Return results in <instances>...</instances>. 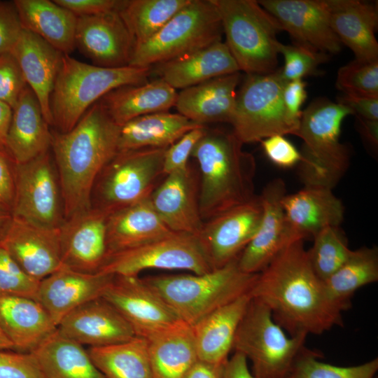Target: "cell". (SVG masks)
Returning <instances> with one entry per match:
<instances>
[{
  "mask_svg": "<svg viewBox=\"0 0 378 378\" xmlns=\"http://www.w3.org/2000/svg\"><path fill=\"white\" fill-rule=\"evenodd\" d=\"M290 336L321 335L342 326V310L328 298L314 272L304 240L284 248L257 275L248 291Z\"/></svg>",
  "mask_w": 378,
  "mask_h": 378,
  "instance_id": "1",
  "label": "cell"
},
{
  "mask_svg": "<svg viewBox=\"0 0 378 378\" xmlns=\"http://www.w3.org/2000/svg\"><path fill=\"white\" fill-rule=\"evenodd\" d=\"M120 126L99 100L69 132L52 131L50 151L59 181L64 219L91 208L95 181L118 153Z\"/></svg>",
  "mask_w": 378,
  "mask_h": 378,
  "instance_id": "2",
  "label": "cell"
},
{
  "mask_svg": "<svg viewBox=\"0 0 378 378\" xmlns=\"http://www.w3.org/2000/svg\"><path fill=\"white\" fill-rule=\"evenodd\" d=\"M232 130L206 128L191 157L199 168V209L204 222L254 195L256 164Z\"/></svg>",
  "mask_w": 378,
  "mask_h": 378,
  "instance_id": "3",
  "label": "cell"
},
{
  "mask_svg": "<svg viewBox=\"0 0 378 378\" xmlns=\"http://www.w3.org/2000/svg\"><path fill=\"white\" fill-rule=\"evenodd\" d=\"M354 113L327 99H317L302 111L295 135L303 141L299 176L304 186L332 189L349 164V151L340 141L344 118Z\"/></svg>",
  "mask_w": 378,
  "mask_h": 378,
  "instance_id": "4",
  "label": "cell"
},
{
  "mask_svg": "<svg viewBox=\"0 0 378 378\" xmlns=\"http://www.w3.org/2000/svg\"><path fill=\"white\" fill-rule=\"evenodd\" d=\"M152 71V67H102L64 54L50 99L52 127L59 132H69L108 92L123 85L144 84Z\"/></svg>",
  "mask_w": 378,
  "mask_h": 378,
  "instance_id": "5",
  "label": "cell"
},
{
  "mask_svg": "<svg viewBox=\"0 0 378 378\" xmlns=\"http://www.w3.org/2000/svg\"><path fill=\"white\" fill-rule=\"evenodd\" d=\"M258 274L242 272L237 258L204 274L158 275L143 279L181 321L192 327L212 312L248 293Z\"/></svg>",
  "mask_w": 378,
  "mask_h": 378,
  "instance_id": "6",
  "label": "cell"
},
{
  "mask_svg": "<svg viewBox=\"0 0 378 378\" xmlns=\"http://www.w3.org/2000/svg\"><path fill=\"white\" fill-rule=\"evenodd\" d=\"M218 11L225 42L239 71L267 74L278 64L279 22L254 0H212Z\"/></svg>",
  "mask_w": 378,
  "mask_h": 378,
  "instance_id": "7",
  "label": "cell"
},
{
  "mask_svg": "<svg viewBox=\"0 0 378 378\" xmlns=\"http://www.w3.org/2000/svg\"><path fill=\"white\" fill-rule=\"evenodd\" d=\"M223 34L212 0H190L149 40L134 46L129 66L152 67L222 41Z\"/></svg>",
  "mask_w": 378,
  "mask_h": 378,
  "instance_id": "8",
  "label": "cell"
},
{
  "mask_svg": "<svg viewBox=\"0 0 378 378\" xmlns=\"http://www.w3.org/2000/svg\"><path fill=\"white\" fill-rule=\"evenodd\" d=\"M307 336L288 337L263 303L251 299L237 330L232 350L252 363L254 378H288Z\"/></svg>",
  "mask_w": 378,
  "mask_h": 378,
  "instance_id": "9",
  "label": "cell"
},
{
  "mask_svg": "<svg viewBox=\"0 0 378 378\" xmlns=\"http://www.w3.org/2000/svg\"><path fill=\"white\" fill-rule=\"evenodd\" d=\"M286 83L279 69L267 74L246 75L237 94L230 124L243 144L276 134H295L300 120L293 118L285 107Z\"/></svg>",
  "mask_w": 378,
  "mask_h": 378,
  "instance_id": "10",
  "label": "cell"
},
{
  "mask_svg": "<svg viewBox=\"0 0 378 378\" xmlns=\"http://www.w3.org/2000/svg\"><path fill=\"white\" fill-rule=\"evenodd\" d=\"M167 148L118 151L95 181L91 207L108 215L150 197L164 177L162 167Z\"/></svg>",
  "mask_w": 378,
  "mask_h": 378,
  "instance_id": "11",
  "label": "cell"
},
{
  "mask_svg": "<svg viewBox=\"0 0 378 378\" xmlns=\"http://www.w3.org/2000/svg\"><path fill=\"white\" fill-rule=\"evenodd\" d=\"M148 269L186 270L196 274L213 270L198 236L172 232L143 245L110 254L99 272L139 276Z\"/></svg>",
  "mask_w": 378,
  "mask_h": 378,
  "instance_id": "12",
  "label": "cell"
},
{
  "mask_svg": "<svg viewBox=\"0 0 378 378\" xmlns=\"http://www.w3.org/2000/svg\"><path fill=\"white\" fill-rule=\"evenodd\" d=\"M13 218L48 229H59L64 220L57 169L50 150L16 164Z\"/></svg>",
  "mask_w": 378,
  "mask_h": 378,
  "instance_id": "13",
  "label": "cell"
},
{
  "mask_svg": "<svg viewBox=\"0 0 378 378\" xmlns=\"http://www.w3.org/2000/svg\"><path fill=\"white\" fill-rule=\"evenodd\" d=\"M135 335L148 339L181 321L164 299L139 276L114 275L102 297Z\"/></svg>",
  "mask_w": 378,
  "mask_h": 378,
  "instance_id": "14",
  "label": "cell"
},
{
  "mask_svg": "<svg viewBox=\"0 0 378 378\" xmlns=\"http://www.w3.org/2000/svg\"><path fill=\"white\" fill-rule=\"evenodd\" d=\"M262 214L260 199L255 195L204 222L197 236L213 270L239 258L255 234Z\"/></svg>",
  "mask_w": 378,
  "mask_h": 378,
  "instance_id": "15",
  "label": "cell"
},
{
  "mask_svg": "<svg viewBox=\"0 0 378 378\" xmlns=\"http://www.w3.org/2000/svg\"><path fill=\"white\" fill-rule=\"evenodd\" d=\"M258 4L289 33L295 43L337 53L342 42L333 31L326 0H260Z\"/></svg>",
  "mask_w": 378,
  "mask_h": 378,
  "instance_id": "16",
  "label": "cell"
},
{
  "mask_svg": "<svg viewBox=\"0 0 378 378\" xmlns=\"http://www.w3.org/2000/svg\"><path fill=\"white\" fill-rule=\"evenodd\" d=\"M107 216L91 207L64 219L59 228L63 265L83 273L100 271L108 255Z\"/></svg>",
  "mask_w": 378,
  "mask_h": 378,
  "instance_id": "17",
  "label": "cell"
},
{
  "mask_svg": "<svg viewBox=\"0 0 378 378\" xmlns=\"http://www.w3.org/2000/svg\"><path fill=\"white\" fill-rule=\"evenodd\" d=\"M75 48L92 64L118 68L129 66L134 41L118 11L77 17Z\"/></svg>",
  "mask_w": 378,
  "mask_h": 378,
  "instance_id": "18",
  "label": "cell"
},
{
  "mask_svg": "<svg viewBox=\"0 0 378 378\" xmlns=\"http://www.w3.org/2000/svg\"><path fill=\"white\" fill-rule=\"evenodd\" d=\"M286 195L280 178L267 183L259 195L262 214L258 230L238 258L239 269L248 274L262 271L286 246L293 242L288 236L282 204Z\"/></svg>",
  "mask_w": 378,
  "mask_h": 378,
  "instance_id": "19",
  "label": "cell"
},
{
  "mask_svg": "<svg viewBox=\"0 0 378 378\" xmlns=\"http://www.w3.org/2000/svg\"><path fill=\"white\" fill-rule=\"evenodd\" d=\"M0 245L29 276L40 281L63 265L59 229L11 218Z\"/></svg>",
  "mask_w": 378,
  "mask_h": 378,
  "instance_id": "20",
  "label": "cell"
},
{
  "mask_svg": "<svg viewBox=\"0 0 378 378\" xmlns=\"http://www.w3.org/2000/svg\"><path fill=\"white\" fill-rule=\"evenodd\" d=\"M199 174L189 164L164 176L150 200L164 224L174 232L198 235L204 224L199 209Z\"/></svg>",
  "mask_w": 378,
  "mask_h": 378,
  "instance_id": "21",
  "label": "cell"
},
{
  "mask_svg": "<svg viewBox=\"0 0 378 378\" xmlns=\"http://www.w3.org/2000/svg\"><path fill=\"white\" fill-rule=\"evenodd\" d=\"M114 275L83 273L62 265L39 281L36 300L47 311L55 324L80 305L102 298Z\"/></svg>",
  "mask_w": 378,
  "mask_h": 378,
  "instance_id": "22",
  "label": "cell"
},
{
  "mask_svg": "<svg viewBox=\"0 0 378 378\" xmlns=\"http://www.w3.org/2000/svg\"><path fill=\"white\" fill-rule=\"evenodd\" d=\"M57 330L90 347L115 344L136 336L126 320L103 298L90 300L69 313L58 324Z\"/></svg>",
  "mask_w": 378,
  "mask_h": 378,
  "instance_id": "23",
  "label": "cell"
},
{
  "mask_svg": "<svg viewBox=\"0 0 378 378\" xmlns=\"http://www.w3.org/2000/svg\"><path fill=\"white\" fill-rule=\"evenodd\" d=\"M288 236L291 241L314 237L322 230L340 226L344 207L332 189L304 186L282 201Z\"/></svg>",
  "mask_w": 378,
  "mask_h": 378,
  "instance_id": "24",
  "label": "cell"
},
{
  "mask_svg": "<svg viewBox=\"0 0 378 378\" xmlns=\"http://www.w3.org/2000/svg\"><path fill=\"white\" fill-rule=\"evenodd\" d=\"M10 52L36 96L46 120L52 127L50 99L64 54L24 29Z\"/></svg>",
  "mask_w": 378,
  "mask_h": 378,
  "instance_id": "25",
  "label": "cell"
},
{
  "mask_svg": "<svg viewBox=\"0 0 378 378\" xmlns=\"http://www.w3.org/2000/svg\"><path fill=\"white\" fill-rule=\"evenodd\" d=\"M240 81L239 71L181 90L178 92L175 107L178 113L201 125L231 124Z\"/></svg>",
  "mask_w": 378,
  "mask_h": 378,
  "instance_id": "26",
  "label": "cell"
},
{
  "mask_svg": "<svg viewBox=\"0 0 378 378\" xmlns=\"http://www.w3.org/2000/svg\"><path fill=\"white\" fill-rule=\"evenodd\" d=\"M40 103L27 85L13 108L6 150L16 164L28 162L50 150L52 130Z\"/></svg>",
  "mask_w": 378,
  "mask_h": 378,
  "instance_id": "27",
  "label": "cell"
},
{
  "mask_svg": "<svg viewBox=\"0 0 378 378\" xmlns=\"http://www.w3.org/2000/svg\"><path fill=\"white\" fill-rule=\"evenodd\" d=\"M152 69L176 90L240 71L226 43L222 41L156 64Z\"/></svg>",
  "mask_w": 378,
  "mask_h": 378,
  "instance_id": "28",
  "label": "cell"
},
{
  "mask_svg": "<svg viewBox=\"0 0 378 378\" xmlns=\"http://www.w3.org/2000/svg\"><path fill=\"white\" fill-rule=\"evenodd\" d=\"M57 329L49 314L36 300L0 298V331L13 350L31 353Z\"/></svg>",
  "mask_w": 378,
  "mask_h": 378,
  "instance_id": "29",
  "label": "cell"
},
{
  "mask_svg": "<svg viewBox=\"0 0 378 378\" xmlns=\"http://www.w3.org/2000/svg\"><path fill=\"white\" fill-rule=\"evenodd\" d=\"M330 10L331 27L342 43L362 61L378 60V43L374 31L377 8L356 0H326Z\"/></svg>",
  "mask_w": 378,
  "mask_h": 378,
  "instance_id": "30",
  "label": "cell"
},
{
  "mask_svg": "<svg viewBox=\"0 0 378 378\" xmlns=\"http://www.w3.org/2000/svg\"><path fill=\"white\" fill-rule=\"evenodd\" d=\"M171 232L153 209L150 197L144 198L108 215V256L148 243Z\"/></svg>",
  "mask_w": 378,
  "mask_h": 378,
  "instance_id": "31",
  "label": "cell"
},
{
  "mask_svg": "<svg viewBox=\"0 0 378 378\" xmlns=\"http://www.w3.org/2000/svg\"><path fill=\"white\" fill-rule=\"evenodd\" d=\"M248 293L212 312L192 327L199 360L223 364L228 360L239 325L251 301Z\"/></svg>",
  "mask_w": 378,
  "mask_h": 378,
  "instance_id": "32",
  "label": "cell"
},
{
  "mask_svg": "<svg viewBox=\"0 0 378 378\" xmlns=\"http://www.w3.org/2000/svg\"><path fill=\"white\" fill-rule=\"evenodd\" d=\"M178 92L158 78L141 85L117 88L99 99L111 118L122 126L136 118L167 112L175 106Z\"/></svg>",
  "mask_w": 378,
  "mask_h": 378,
  "instance_id": "33",
  "label": "cell"
},
{
  "mask_svg": "<svg viewBox=\"0 0 378 378\" xmlns=\"http://www.w3.org/2000/svg\"><path fill=\"white\" fill-rule=\"evenodd\" d=\"M22 28L65 55L75 48L77 16L50 0H14Z\"/></svg>",
  "mask_w": 378,
  "mask_h": 378,
  "instance_id": "34",
  "label": "cell"
},
{
  "mask_svg": "<svg viewBox=\"0 0 378 378\" xmlns=\"http://www.w3.org/2000/svg\"><path fill=\"white\" fill-rule=\"evenodd\" d=\"M205 127L180 113L159 112L136 118L120 126L118 151L167 148L189 131Z\"/></svg>",
  "mask_w": 378,
  "mask_h": 378,
  "instance_id": "35",
  "label": "cell"
},
{
  "mask_svg": "<svg viewBox=\"0 0 378 378\" xmlns=\"http://www.w3.org/2000/svg\"><path fill=\"white\" fill-rule=\"evenodd\" d=\"M146 341L153 378H183L198 359L192 328L182 321Z\"/></svg>",
  "mask_w": 378,
  "mask_h": 378,
  "instance_id": "36",
  "label": "cell"
},
{
  "mask_svg": "<svg viewBox=\"0 0 378 378\" xmlns=\"http://www.w3.org/2000/svg\"><path fill=\"white\" fill-rule=\"evenodd\" d=\"M31 354L44 378H105L88 349L57 329Z\"/></svg>",
  "mask_w": 378,
  "mask_h": 378,
  "instance_id": "37",
  "label": "cell"
},
{
  "mask_svg": "<svg viewBox=\"0 0 378 378\" xmlns=\"http://www.w3.org/2000/svg\"><path fill=\"white\" fill-rule=\"evenodd\" d=\"M378 281V249L363 246L352 251L345 262L323 281L330 300L342 311L360 288Z\"/></svg>",
  "mask_w": 378,
  "mask_h": 378,
  "instance_id": "38",
  "label": "cell"
},
{
  "mask_svg": "<svg viewBox=\"0 0 378 378\" xmlns=\"http://www.w3.org/2000/svg\"><path fill=\"white\" fill-rule=\"evenodd\" d=\"M88 351L105 378H153L144 338L135 336L115 344L89 347Z\"/></svg>",
  "mask_w": 378,
  "mask_h": 378,
  "instance_id": "39",
  "label": "cell"
},
{
  "mask_svg": "<svg viewBox=\"0 0 378 378\" xmlns=\"http://www.w3.org/2000/svg\"><path fill=\"white\" fill-rule=\"evenodd\" d=\"M190 0H122L118 10L134 46L153 36Z\"/></svg>",
  "mask_w": 378,
  "mask_h": 378,
  "instance_id": "40",
  "label": "cell"
},
{
  "mask_svg": "<svg viewBox=\"0 0 378 378\" xmlns=\"http://www.w3.org/2000/svg\"><path fill=\"white\" fill-rule=\"evenodd\" d=\"M313 239L312 246L307 250L308 259L316 276L324 281L345 262L352 250L340 226L326 227Z\"/></svg>",
  "mask_w": 378,
  "mask_h": 378,
  "instance_id": "41",
  "label": "cell"
},
{
  "mask_svg": "<svg viewBox=\"0 0 378 378\" xmlns=\"http://www.w3.org/2000/svg\"><path fill=\"white\" fill-rule=\"evenodd\" d=\"M320 353L305 347L294 363L288 378H376L378 358L349 367L321 362Z\"/></svg>",
  "mask_w": 378,
  "mask_h": 378,
  "instance_id": "42",
  "label": "cell"
},
{
  "mask_svg": "<svg viewBox=\"0 0 378 378\" xmlns=\"http://www.w3.org/2000/svg\"><path fill=\"white\" fill-rule=\"evenodd\" d=\"M336 87L345 94L378 97V60L355 59L342 66L337 74Z\"/></svg>",
  "mask_w": 378,
  "mask_h": 378,
  "instance_id": "43",
  "label": "cell"
},
{
  "mask_svg": "<svg viewBox=\"0 0 378 378\" xmlns=\"http://www.w3.org/2000/svg\"><path fill=\"white\" fill-rule=\"evenodd\" d=\"M277 48L284 57V64L279 70L286 82L319 74L318 66L329 58L326 53L295 43L285 45L279 42Z\"/></svg>",
  "mask_w": 378,
  "mask_h": 378,
  "instance_id": "44",
  "label": "cell"
},
{
  "mask_svg": "<svg viewBox=\"0 0 378 378\" xmlns=\"http://www.w3.org/2000/svg\"><path fill=\"white\" fill-rule=\"evenodd\" d=\"M39 281L27 275L0 245V298L23 297L36 300Z\"/></svg>",
  "mask_w": 378,
  "mask_h": 378,
  "instance_id": "45",
  "label": "cell"
},
{
  "mask_svg": "<svg viewBox=\"0 0 378 378\" xmlns=\"http://www.w3.org/2000/svg\"><path fill=\"white\" fill-rule=\"evenodd\" d=\"M27 85L21 69L11 52L0 55V100L13 108Z\"/></svg>",
  "mask_w": 378,
  "mask_h": 378,
  "instance_id": "46",
  "label": "cell"
},
{
  "mask_svg": "<svg viewBox=\"0 0 378 378\" xmlns=\"http://www.w3.org/2000/svg\"><path fill=\"white\" fill-rule=\"evenodd\" d=\"M206 128L205 126L189 131L166 149L162 167L164 176L188 167L192 152Z\"/></svg>",
  "mask_w": 378,
  "mask_h": 378,
  "instance_id": "47",
  "label": "cell"
},
{
  "mask_svg": "<svg viewBox=\"0 0 378 378\" xmlns=\"http://www.w3.org/2000/svg\"><path fill=\"white\" fill-rule=\"evenodd\" d=\"M0 378H44L31 353L0 349Z\"/></svg>",
  "mask_w": 378,
  "mask_h": 378,
  "instance_id": "48",
  "label": "cell"
},
{
  "mask_svg": "<svg viewBox=\"0 0 378 378\" xmlns=\"http://www.w3.org/2000/svg\"><path fill=\"white\" fill-rule=\"evenodd\" d=\"M260 142L266 157L279 167L290 168L301 160L300 152L284 135H273Z\"/></svg>",
  "mask_w": 378,
  "mask_h": 378,
  "instance_id": "49",
  "label": "cell"
},
{
  "mask_svg": "<svg viewBox=\"0 0 378 378\" xmlns=\"http://www.w3.org/2000/svg\"><path fill=\"white\" fill-rule=\"evenodd\" d=\"M22 29L14 1H0V55L11 51Z\"/></svg>",
  "mask_w": 378,
  "mask_h": 378,
  "instance_id": "50",
  "label": "cell"
},
{
  "mask_svg": "<svg viewBox=\"0 0 378 378\" xmlns=\"http://www.w3.org/2000/svg\"><path fill=\"white\" fill-rule=\"evenodd\" d=\"M15 166L7 151L0 150V205L10 214L15 196Z\"/></svg>",
  "mask_w": 378,
  "mask_h": 378,
  "instance_id": "51",
  "label": "cell"
},
{
  "mask_svg": "<svg viewBox=\"0 0 378 378\" xmlns=\"http://www.w3.org/2000/svg\"><path fill=\"white\" fill-rule=\"evenodd\" d=\"M77 17L118 11L122 0H54Z\"/></svg>",
  "mask_w": 378,
  "mask_h": 378,
  "instance_id": "52",
  "label": "cell"
},
{
  "mask_svg": "<svg viewBox=\"0 0 378 378\" xmlns=\"http://www.w3.org/2000/svg\"><path fill=\"white\" fill-rule=\"evenodd\" d=\"M307 83L302 80H290L286 83L283 89V101L289 115L300 120L302 111L301 106L307 96Z\"/></svg>",
  "mask_w": 378,
  "mask_h": 378,
  "instance_id": "53",
  "label": "cell"
},
{
  "mask_svg": "<svg viewBox=\"0 0 378 378\" xmlns=\"http://www.w3.org/2000/svg\"><path fill=\"white\" fill-rule=\"evenodd\" d=\"M337 103L350 108L355 115L378 120V97L343 94L337 98Z\"/></svg>",
  "mask_w": 378,
  "mask_h": 378,
  "instance_id": "54",
  "label": "cell"
},
{
  "mask_svg": "<svg viewBox=\"0 0 378 378\" xmlns=\"http://www.w3.org/2000/svg\"><path fill=\"white\" fill-rule=\"evenodd\" d=\"M225 365L208 363L197 359L183 378H224Z\"/></svg>",
  "mask_w": 378,
  "mask_h": 378,
  "instance_id": "55",
  "label": "cell"
},
{
  "mask_svg": "<svg viewBox=\"0 0 378 378\" xmlns=\"http://www.w3.org/2000/svg\"><path fill=\"white\" fill-rule=\"evenodd\" d=\"M224 378H254L251 373L246 358L241 353L234 351L225 365Z\"/></svg>",
  "mask_w": 378,
  "mask_h": 378,
  "instance_id": "56",
  "label": "cell"
},
{
  "mask_svg": "<svg viewBox=\"0 0 378 378\" xmlns=\"http://www.w3.org/2000/svg\"><path fill=\"white\" fill-rule=\"evenodd\" d=\"M358 132L365 141L374 150L378 146V120H370L356 115Z\"/></svg>",
  "mask_w": 378,
  "mask_h": 378,
  "instance_id": "57",
  "label": "cell"
},
{
  "mask_svg": "<svg viewBox=\"0 0 378 378\" xmlns=\"http://www.w3.org/2000/svg\"><path fill=\"white\" fill-rule=\"evenodd\" d=\"M13 108L0 100V150H6V137L12 118Z\"/></svg>",
  "mask_w": 378,
  "mask_h": 378,
  "instance_id": "58",
  "label": "cell"
},
{
  "mask_svg": "<svg viewBox=\"0 0 378 378\" xmlns=\"http://www.w3.org/2000/svg\"><path fill=\"white\" fill-rule=\"evenodd\" d=\"M12 218L11 214L0 205V239Z\"/></svg>",
  "mask_w": 378,
  "mask_h": 378,
  "instance_id": "59",
  "label": "cell"
},
{
  "mask_svg": "<svg viewBox=\"0 0 378 378\" xmlns=\"http://www.w3.org/2000/svg\"><path fill=\"white\" fill-rule=\"evenodd\" d=\"M0 349L13 350V345L10 341L0 331Z\"/></svg>",
  "mask_w": 378,
  "mask_h": 378,
  "instance_id": "60",
  "label": "cell"
}]
</instances>
